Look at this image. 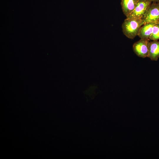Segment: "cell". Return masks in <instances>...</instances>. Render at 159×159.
Returning a JSON list of instances; mask_svg holds the SVG:
<instances>
[{
	"label": "cell",
	"instance_id": "cell-1",
	"mask_svg": "<svg viewBox=\"0 0 159 159\" xmlns=\"http://www.w3.org/2000/svg\"><path fill=\"white\" fill-rule=\"evenodd\" d=\"M143 25L142 19L126 18L122 24V31L127 37L133 39L138 35L140 29Z\"/></svg>",
	"mask_w": 159,
	"mask_h": 159
},
{
	"label": "cell",
	"instance_id": "cell-7",
	"mask_svg": "<svg viewBox=\"0 0 159 159\" xmlns=\"http://www.w3.org/2000/svg\"><path fill=\"white\" fill-rule=\"evenodd\" d=\"M155 24L148 23L144 24L141 27L138 36L141 39H149Z\"/></svg>",
	"mask_w": 159,
	"mask_h": 159
},
{
	"label": "cell",
	"instance_id": "cell-9",
	"mask_svg": "<svg viewBox=\"0 0 159 159\" xmlns=\"http://www.w3.org/2000/svg\"><path fill=\"white\" fill-rule=\"evenodd\" d=\"M151 1L152 2H156V3H159V0H149Z\"/></svg>",
	"mask_w": 159,
	"mask_h": 159
},
{
	"label": "cell",
	"instance_id": "cell-8",
	"mask_svg": "<svg viewBox=\"0 0 159 159\" xmlns=\"http://www.w3.org/2000/svg\"><path fill=\"white\" fill-rule=\"evenodd\" d=\"M149 39L153 41H158L159 39V24H156L154 26Z\"/></svg>",
	"mask_w": 159,
	"mask_h": 159
},
{
	"label": "cell",
	"instance_id": "cell-6",
	"mask_svg": "<svg viewBox=\"0 0 159 159\" xmlns=\"http://www.w3.org/2000/svg\"><path fill=\"white\" fill-rule=\"evenodd\" d=\"M148 57L151 60H158L159 58V41H153L150 42Z\"/></svg>",
	"mask_w": 159,
	"mask_h": 159
},
{
	"label": "cell",
	"instance_id": "cell-4",
	"mask_svg": "<svg viewBox=\"0 0 159 159\" xmlns=\"http://www.w3.org/2000/svg\"><path fill=\"white\" fill-rule=\"evenodd\" d=\"M149 39H141L133 44L132 46L133 51L138 56L143 58L148 57Z\"/></svg>",
	"mask_w": 159,
	"mask_h": 159
},
{
	"label": "cell",
	"instance_id": "cell-2",
	"mask_svg": "<svg viewBox=\"0 0 159 159\" xmlns=\"http://www.w3.org/2000/svg\"><path fill=\"white\" fill-rule=\"evenodd\" d=\"M142 19L144 24L148 23L159 24V3H151Z\"/></svg>",
	"mask_w": 159,
	"mask_h": 159
},
{
	"label": "cell",
	"instance_id": "cell-3",
	"mask_svg": "<svg viewBox=\"0 0 159 159\" xmlns=\"http://www.w3.org/2000/svg\"><path fill=\"white\" fill-rule=\"evenodd\" d=\"M152 2L149 0H138L135 9L126 18L142 19Z\"/></svg>",
	"mask_w": 159,
	"mask_h": 159
},
{
	"label": "cell",
	"instance_id": "cell-5",
	"mask_svg": "<svg viewBox=\"0 0 159 159\" xmlns=\"http://www.w3.org/2000/svg\"><path fill=\"white\" fill-rule=\"evenodd\" d=\"M138 0H121L122 11L126 17L133 11Z\"/></svg>",
	"mask_w": 159,
	"mask_h": 159
}]
</instances>
